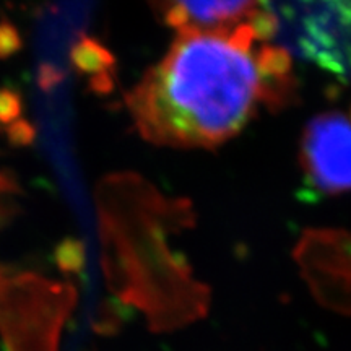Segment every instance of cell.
Masks as SVG:
<instances>
[{
    "mask_svg": "<svg viewBox=\"0 0 351 351\" xmlns=\"http://www.w3.org/2000/svg\"><path fill=\"white\" fill-rule=\"evenodd\" d=\"M271 34L269 10L231 33L178 34L125 96L138 134L160 147L213 148L263 109L287 106L296 91L291 57Z\"/></svg>",
    "mask_w": 351,
    "mask_h": 351,
    "instance_id": "1",
    "label": "cell"
},
{
    "mask_svg": "<svg viewBox=\"0 0 351 351\" xmlns=\"http://www.w3.org/2000/svg\"><path fill=\"white\" fill-rule=\"evenodd\" d=\"M165 21L178 34L231 33L265 15V2H168Z\"/></svg>",
    "mask_w": 351,
    "mask_h": 351,
    "instance_id": "4",
    "label": "cell"
},
{
    "mask_svg": "<svg viewBox=\"0 0 351 351\" xmlns=\"http://www.w3.org/2000/svg\"><path fill=\"white\" fill-rule=\"evenodd\" d=\"M300 161L314 195L351 191V111L324 112L307 124Z\"/></svg>",
    "mask_w": 351,
    "mask_h": 351,
    "instance_id": "3",
    "label": "cell"
},
{
    "mask_svg": "<svg viewBox=\"0 0 351 351\" xmlns=\"http://www.w3.org/2000/svg\"><path fill=\"white\" fill-rule=\"evenodd\" d=\"M274 41L332 75L351 80V2H265Z\"/></svg>",
    "mask_w": 351,
    "mask_h": 351,
    "instance_id": "2",
    "label": "cell"
},
{
    "mask_svg": "<svg viewBox=\"0 0 351 351\" xmlns=\"http://www.w3.org/2000/svg\"><path fill=\"white\" fill-rule=\"evenodd\" d=\"M12 191H13L12 181L2 173V171H0V210L3 208V204H5L8 194H12ZM0 283H2V276H0Z\"/></svg>",
    "mask_w": 351,
    "mask_h": 351,
    "instance_id": "5",
    "label": "cell"
}]
</instances>
